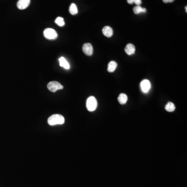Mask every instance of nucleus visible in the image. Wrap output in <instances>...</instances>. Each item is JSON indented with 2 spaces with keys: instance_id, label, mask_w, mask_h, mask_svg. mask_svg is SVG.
I'll return each instance as SVG.
<instances>
[{
  "instance_id": "obj_1",
  "label": "nucleus",
  "mask_w": 187,
  "mask_h": 187,
  "mask_svg": "<svg viewBox=\"0 0 187 187\" xmlns=\"http://www.w3.org/2000/svg\"><path fill=\"white\" fill-rule=\"evenodd\" d=\"M65 123V118L60 114H54L48 119V123L51 126L62 125Z\"/></svg>"
},
{
  "instance_id": "obj_2",
  "label": "nucleus",
  "mask_w": 187,
  "mask_h": 187,
  "mask_svg": "<svg viewBox=\"0 0 187 187\" xmlns=\"http://www.w3.org/2000/svg\"><path fill=\"white\" fill-rule=\"evenodd\" d=\"M97 107V101L95 97L90 96L88 98L86 101V108L90 112L95 110Z\"/></svg>"
},
{
  "instance_id": "obj_3",
  "label": "nucleus",
  "mask_w": 187,
  "mask_h": 187,
  "mask_svg": "<svg viewBox=\"0 0 187 187\" xmlns=\"http://www.w3.org/2000/svg\"><path fill=\"white\" fill-rule=\"evenodd\" d=\"M43 34L44 37L48 40H55L58 36L56 31L52 28H47L45 29Z\"/></svg>"
},
{
  "instance_id": "obj_4",
  "label": "nucleus",
  "mask_w": 187,
  "mask_h": 187,
  "mask_svg": "<svg viewBox=\"0 0 187 187\" xmlns=\"http://www.w3.org/2000/svg\"><path fill=\"white\" fill-rule=\"evenodd\" d=\"M47 88L51 92H56L58 90H62L64 88V86L60 83L57 81H52L47 84Z\"/></svg>"
},
{
  "instance_id": "obj_5",
  "label": "nucleus",
  "mask_w": 187,
  "mask_h": 187,
  "mask_svg": "<svg viewBox=\"0 0 187 187\" xmlns=\"http://www.w3.org/2000/svg\"><path fill=\"white\" fill-rule=\"evenodd\" d=\"M140 87L143 93H147L151 88V83L148 80H144L140 83Z\"/></svg>"
},
{
  "instance_id": "obj_6",
  "label": "nucleus",
  "mask_w": 187,
  "mask_h": 187,
  "mask_svg": "<svg viewBox=\"0 0 187 187\" xmlns=\"http://www.w3.org/2000/svg\"><path fill=\"white\" fill-rule=\"evenodd\" d=\"M83 51L87 56H92L93 53V47L90 43H85L83 46Z\"/></svg>"
},
{
  "instance_id": "obj_7",
  "label": "nucleus",
  "mask_w": 187,
  "mask_h": 187,
  "mask_svg": "<svg viewBox=\"0 0 187 187\" xmlns=\"http://www.w3.org/2000/svg\"><path fill=\"white\" fill-rule=\"evenodd\" d=\"M31 0H19L17 2V8L21 10L26 9L30 5Z\"/></svg>"
},
{
  "instance_id": "obj_8",
  "label": "nucleus",
  "mask_w": 187,
  "mask_h": 187,
  "mask_svg": "<svg viewBox=\"0 0 187 187\" xmlns=\"http://www.w3.org/2000/svg\"><path fill=\"white\" fill-rule=\"evenodd\" d=\"M103 33L106 37H110L113 36V31L110 27L106 26L103 29Z\"/></svg>"
},
{
  "instance_id": "obj_9",
  "label": "nucleus",
  "mask_w": 187,
  "mask_h": 187,
  "mask_svg": "<svg viewBox=\"0 0 187 187\" xmlns=\"http://www.w3.org/2000/svg\"><path fill=\"white\" fill-rule=\"evenodd\" d=\"M126 53L128 55H133L135 52V47L132 44H128L125 48Z\"/></svg>"
},
{
  "instance_id": "obj_10",
  "label": "nucleus",
  "mask_w": 187,
  "mask_h": 187,
  "mask_svg": "<svg viewBox=\"0 0 187 187\" xmlns=\"http://www.w3.org/2000/svg\"><path fill=\"white\" fill-rule=\"evenodd\" d=\"M59 65H60V67L64 68L65 69H69V64L68 62L67 61L64 57H60L59 59Z\"/></svg>"
},
{
  "instance_id": "obj_11",
  "label": "nucleus",
  "mask_w": 187,
  "mask_h": 187,
  "mask_svg": "<svg viewBox=\"0 0 187 187\" xmlns=\"http://www.w3.org/2000/svg\"><path fill=\"white\" fill-rule=\"evenodd\" d=\"M117 66H118V64L116 62L111 61L109 63L108 65V71L109 72H114L116 69Z\"/></svg>"
},
{
  "instance_id": "obj_12",
  "label": "nucleus",
  "mask_w": 187,
  "mask_h": 187,
  "mask_svg": "<svg viewBox=\"0 0 187 187\" xmlns=\"http://www.w3.org/2000/svg\"><path fill=\"white\" fill-rule=\"evenodd\" d=\"M118 100L120 104L124 105L127 102L128 97H127V96L126 94L122 93L120 94V95L118 97Z\"/></svg>"
},
{
  "instance_id": "obj_13",
  "label": "nucleus",
  "mask_w": 187,
  "mask_h": 187,
  "mask_svg": "<svg viewBox=\"0 0 187 187\" xmlns=\"http://www.w3.org/2000/svg\"><path fill=\"white\" fill-rule=\"evenodd\" d=\"M165 110L168 111V112H173L175 110L176 107L174 105V103L171 102H169V103H167V105L165 106Z\"/></svg>"
},
{
  "instance_id": "obj_14",
  "label": "nucleus",
  "mask_w": 187,
  "mask_h": 187,
  "mask_svg": "<svg viewBox=\"0 0 187 187\" xmlns=\"http://www.w3.org/2000/svg\"><path fill=\"white\" fill-rule=\"evenodd\" d=\"M134 12L135 14H139L141 13H146L147 9L145 8H142L140 5L136 6L133 9Z\"/></svg>"
},
{
  "instance_id": "obj_15",
  "label": "nucleus",
  "mask_w": 187,
  "mask_h": 187,
  "mask_svg": "<svg viewBox=\"0 0 187 187\" xmlns=\"http://www.w3.org/2000/svg\"><path fill=\"white\" fill-rule=\"evenodd\" d=\"M70 13L71 15H76L78 13V10L77 6L74 3H72L69 8Z\"/></svg>"
},
{
  "instance_id": "obj_16",
  "label": "nucleus",
  "mask_w": 187,
  "mask_h": 187,
  "mask_svg": "<svg viewBox=\"0 0 187 187\" xmlns=\"http://www.w3.org/2000/svg\"><path fill=\"white\" fill-rule=\"evenodd\" d=\"M55 21V23H56V24H58L59 26H64L65 24V21H64V18L62 17H57Z\"/></svg>"
},
{
  "instance_id": "obj_17",
  "label": "nucleus",
  "mask_w": 187,
  "mask_h": 187,
  "mask_svg": "<svg viewBox=\"0 0 187 187\" xmlns=\"http://www.w3.org/2000/svg\"><path fill=\"white\" fill-rule=\"evenodd\" d=\"M134 3H135L137 6L140 5L141 4V0H134Z\"/></svg>"
},
{
  "instance_id": "obj_18",
  "label": "nucleus",
  "mask_w": 187,
  "mask_h": 187,
  "mask_svg": "<svg viewBox=\"0 0 187 187\" xmlns=\"http://www.w3.org/2000/svg\"><path fill=\"white\" fill-rule=\"evenodd\" d=\"M174 0H163V2L164 3H172L174 2Z\"/></svg>"
},
{
  "instance_id": "obj_19",
  "label": "nucleus",
  "mask_w": 187,
  "mask_h": 187,
  "mask_svg": "<svg viewBox=\"0 0 187 187\" xmlns=\"http://www.w3.org/2000/svg\"><path fill=\"white\" fill-rule=\"evenodd\" d=\"M128 3L129 4H132L134 3V0H127Z\"/></svg>"
},
{
  "instance_id": "obj_20",
  "label": "nucleus",
  "mask_w": 187,
  "mask_h": 187,
  "mask_svg": "<svg viewBox=\"0 0 187 187\" xmlns=\"http://www.w3.org/2000/svg\"><path fill=\"white\" fill-rule=\"evenodd\" d=\"M187 6H185V11H186V12H187Z\"/></svg>"
}]
</instances>
